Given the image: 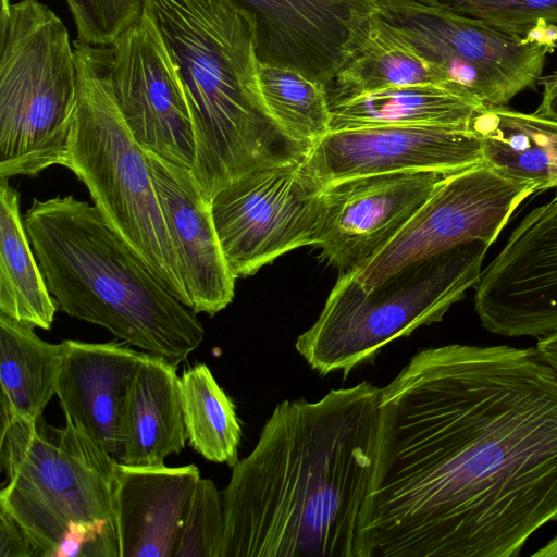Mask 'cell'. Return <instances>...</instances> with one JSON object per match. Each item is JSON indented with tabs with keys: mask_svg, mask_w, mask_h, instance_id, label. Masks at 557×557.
I'll use <instances>...</instances> for the list:
<instances>
[{
	"mask_svg": "<svg viewBox=\"0 0 557 557\" xmlns=\"http://www.w3.org/2000/svg\"><path fill=\"white\" fill-rule=\"evenodd\" d=\"M554 520L557 371L536 348H426L380 388L356 557H515Z\"/></svg>",
	"mask_w": 557,
	"mask_h": 557,
	"instance_id": "obj_1",
	"label": "cell"
},
{
	"mask_svg": "<svg viewBox=\"0 0 557 557\" xmlns=\"http://www.w3.org/2000/svg\"><path fill=\"white\" fill-rule=\"evenodd\" d=\"M379 399L364 381L276 405L223 491L222 557H356Z\"/></svg>",
	"mask_w": 557,
	"mask_h": 557,
	"instance_id": "obj_2",
	"label": "cell"
},
{
	"mask_svg": "<svg viewBox=\"0 0 557 557\" xmlns=\"http://www.w3.org/2000/svg\"><path fill=\"white\" fill-rule=\"evenodd\" d=\"M183 81L195 140L190 172L211 199L249 173L306 157L259 92L258 26L238 0H143Z\"/></svg>",
	"mask_w": 557,
	"mask_h": 557,
	"instance_id": "obj_3",
	"label": "cell"
},
{
	"mask_svg": "<svg viewBox=\"0 0 557 557\" xmlns=\"http://www.w3.org/2000/svg\"><path fill=\"white\" fill-rule=\"evenodd\" d=\"M24 223L60 310L176 367L201 344L196 313L165 289L95 206L73 195L33 199Z\"/></svg>",
	"mask_w": 557,
	"mask_h": 557,
	"instance_id": "obj_4",
	"label": "cell"
},
{
	"mask_svg": "<svg viewBox=\"0 0 557 557\" xmlns=\"http://www.w3.org/2000/svg\"><path fill=\"white\" fill-rule=\"evenodd\" d=\"M77 100L64 166L87 187L107 223L158 281L190 308L177 255L146 151L117 107L110 82V46L73 41Z\"/></svg>",
	"mask_w": 557,
	"mask_h": 557,
	"instance_id": "obj_5",
	"label": "cell"
},
{
	"mask_svg": "<svg viewBox=\"0 0 557 557\" xmlns=\"http://www.w3.org/2000/svg\"><path fill=\"white\" fill-rule=\"evenodd\" d=\"M490 244L474 240L411 262L366 288L341 273L317 321L296 350L321 375L371 363L391 342L442 321L476 286Z\"/></svg>",
	"mask_w": 557,
	"mask_h": 557,
	"instance_id": "obj_6",
	"label": "cell"
},
{
	"mask_svg": "<svg viewBox=\"0 0 557 557\" xmlns=\"http://www.w3.org/2000/svg\"><path fill=\"white\" fill-rule=\"evenodd\" d=\"M76 100L74 47L62 20L38 0H1L0 178L64 166Z\"/></svg>",
	"mask_w": 557,
	"mask_h": 557,
	"instance_id": "obj_7",
	"label": "cell"
},
{
	"mask_svg": "<svg viewBox=\"0 0 557 557\" xmlns=\"http://www.w3.org/2000/svg\"><path fill=\"white\" fill-rule=\"evenodd\" d=\"M0 507L23 528L38 557H53L73 521L115 523L117 461L70 420L63 428L20 418L1 424ZM116 524V523H115Z\"/></svg>",
	"mask_w": 557,
	"mask_h": 557,
	"instance_id": "obj_8",
	"label": "cell"
},
{
	"mask_svg": "<svg viewBox=\"0 0 557 557\" xmlns=\"http://www.w3.org/2000/svg\"><path fill=\"white\" fill-rule=\"evenodd\" d=\"M373 9L440 66L454 87L484 106L506 107L533 88L557 47V25L546 22L517 35L441 3L383 0Z\"/></svg>",
	"mask_w": 557,
	"mask_h": 557,
	"instance_id": "obj_9",
	"label": "cell"
},
{
	"mask_svg": "<svg viewBox=\"0 0 557 557\" xmlns=\"http://www.w3.org/2000/svg\"><path fill=\"white\" fill-rule=\"evenodd\" d=\"M305 158L244 175L211 199L215 231L236 278L253 275L290 250L318 245L325 186Z\"/></svg>",
	"mask_w": 557,
	"mask_h": 557,
	"instance_id": "obj_10",
	"label": "cell"
},
{
	"mask_svg": "<svg viewBox=\"0 0 557 557\" xmlns=\"http://www.w3.org/2000/svg\"><path fill=\"white\" fill-rule=\"evenodd\" d=\"M536 188L483 162L447 175L380 251L355 270L366 288L407 264L474 240L492 245L520 203Z\"/></svg>",
	"mask_w": 557,
	"mask_h": 557,
	"instance_id": "obj_11",
	"label": "cell"
},
{
	"mask_svg": "<svg viewBox=\"0 0 557 557\" xmlns=\"http://www.w3.org/2000/svg\"><path fill=\"white\" fill-rule=\"evenodd\" d=\"M110 49L112 90L136 141L191 169L195 140L183 81L159 28L143 12Z\"/></svg>",
	"mask_w": 557,
	"mask_h": 557,
	"instance_id": "obj_12",
	"label": "cell"
},
{
	"mask_svg": "<svg viewBox=\"0 0 557 557\" xmlns=\"http://www.w3.org/2000/svg\"><path fill=\"white\" fill-rule=\"evenodd\" d=\"M483 327L503 336L557 331V196L531 210L475 286Z\"/></svg>",
	"mask_w": 557,
	"mask_h": 557,
	"instance_id": "obj_13",
	"label": "cell"
},
{
	"mask_svg": "<svg viewBox=\"0 0 557 557\" xmlns=\"http://www.w3.org/2000/svg\"><path fill=\"white\" fill-rule=\"evenodd\" d=\"M451 173L395 172L325 186L320 258L355 271L388 244Z\"/></svg>",
	"mask_w": 557,
	"mask_h": 557,
	"instance_id": "obj_14",
	"label": "cell"
},
{
	"mask_svg": "<svg viewBox=\"0 0 557 557\" xmlns=\"http://www.w3.org/2000/svg\"><path fill=\"white\" fill-rule=\"evenodd\" d=\"M305 162L327 186L384 173H455L483 159L480 139L467 127L382 125L330 131Z\"/></svg>",
	"mask_w": 557,
	"mask_h": 557,
	"instance_id": "obj_15",
	"label": "cell"
},
{
	"mask_svg": "<svg viewBox=\"0 0 557 557\" xmlns=\"http://www.w3.org/2000/svg\"><path fill=\"white\" fill-rule=\"evenodd\" d=\"M146 153L190 309L213 317L232 302L236 277L215 231L211 201L201 193L190 169L151 151Z\"/></svg>",
	"mask_w": 557,
	"mask_h": 557,
	"instance_id": "obj_16",
	"label": "cell"
},
{
	"mask_svg": "<svg viewBox=\"0 0 557 557\" xmlns=\"http://www.w3.org/2000/svg\"><path fill=\"white\" fill-rule=\"evenodd\" d=\"M146 352L125 342L65 339L55 385L65 420L73 422L116 461L124 405Z\"/></svg>",
	"mask_w": 557,
	"mask_h": 557,
	"instance_id": "obj_17",
	"label": "cell"
},
{
	"mask_svg": "<svg viewBox=\"0 0 557 557\" xmlns=\"http://www.w3.org/2000/svg\"><path fill=\"white\" fill-rule=\"evenodd\" d=\"M257 18L262 62L329 85L342 66L358 0H238Z\"/></svg>",
	"mask_w": 557,
	"mask_h": 557,
	"instance_id": "obj_18",
	"label": "cell"
},
{
	"mask_svg": "<svg viewBox=\"0 0 557 557\" xmlns=\"http://www.w3.org/2000/svg\"><path fill=\"white\" fill-rule=\"evenodd\" d=\"M200 480L195 465L115 466L113 505L120 557H174L185 511Z\"/></svg>",
	"mask_w": 557,
	"mask_h": 557,
	"instance_id": "obj_19",
	"label": "cell"
},
{
	"mask_svg": "<svg viewBox=\"0 0 557 557\" xmlns=\"http://www.w3.org/2000/svg\"><path fill=\"white\" fill-rule=\"evenodd\" d=\"M416 84L443 85L460 91L451 85L447 74L422 55L398 27L359 1L354 12L345 60L326 86L329 102L387 87Z\"/></svg>",
	"mask_w": 557,
	"mask_h": 557,
	"instance_id": "obj_20",
	"label": "cell"
},
{
	"mask_svg": "<svg viewBox=\"0 0 557 557\" xmlns=\"http://www.w3.org/2000/svg\"><path fill=\"white\" fill-rule=\"evenodd\" d=\"M176 368L145 354L125 400L117 462L160 467L184 449L187 436Z\"/></svg>",
	"mask_w": 557,
	"mask_h": 557,
	"instance_id": "obj_21",
	"label": "cell"
},
{
	"mask_svg": "<svg viewBox=\"0 0 557 557\" xmlns=\"http://www.w3.org/2000/svg\"><path fill=\"white\" fill-rule=\"evenodd\" d=\"M467 128L480 139L484 164L536 191L557 188V120L483 106Z\"/></svg>",
	"mask_w": 557,
	"mask_h": 557,
	"instance_id": "obj_22",
	"label": "cell"
},
{
	"mask_svg": "<svg viewBox=\"0 0 557 557\" xmlns=\"http://www.w3.org/2000/svg\"><path fill=\"white\" fill-rule=\"evenodd\" d=\"M483 106L443 85L393 86L331 100V131L382 125L467 127Z\"/></svg>",
	"mask_w": 557,
	"mask_h": 557,
	"instance_id": "obj_23",
	"label": "cell"
},
{
	"mask_svg": "<svg viewBox=\"0 0 557 557\" xmlns=\"http://www.w3.org/2000/svg\"><path fill=\"white\" fill-rule=\"evenodd\" d=\"M58 308L21 216L20 194L1 177L0 314L50 330Z\"/></svg>",
	"mask_w": 557,
	"mask_h": 557,
	"instance_id": "obj_24",
	"label": "cell"
},
{
	"mask_svg": "<svg viewBox=\"0 0 557 557\" xmlns=\"http://www.w3.org/2000/svg\"><path fill=\"white\" fill-rule=\"evenodd\" d=\"M34 329L0 314L1 424L35 421L55 394L61 344L41 339Z\"/></svg>",
	"mask_w": 557,
	"mask_h": 557,
	"instance_id": "obj_25",
	"label": "cell"
},
{
	"mask_svg": "<svg viewBox=\"0 0 557 557\" xmlns=\"http://www.w3.org/2000/svg\"><path fill=\"white\" fill-rule=\"evenodd\" d=\"M180 387L189 445L209 461L234 467L242 428L232 399L205 363L186 369Z\"/></svg>",
	"mask_w": 557,
	"mask_h": 557,
	"instance_id": "obj_26",
	"label": "cell"
},
{
	"mask_svg": "<svg viewBox=\"0 0 557 557\" xmlns=\"http://www.w3.org/2000/svg\"><path fill=\"white\" fill-rule=\"evenodd\" d=\"M258 84L269 114L295 141L311 148L331 131L330 102L322 82L260 61Z\"/></svg>",
	"mask_w": 557,
	"mask_h": 557,
	"instance_id": "obj_27",
	"label": "cell"
},
{
	"mask_svg": "<svg viewBox=\"0 0 557 557\" xmlns=\"http://www.w3.org/2000/svg\"><path fill=\"white\" fill-rule=\"evenodd\" d=\"M223 497L210 479L198 481L188 502L174 557H222Z\"/></svg>",
	"mask_w": 557,
	"mask_h": 557,
	"instance_id": "obj_28",
	"label": "cell"
},
{
	"mask_svg": "<svg viewBox=\"0 0 557 557\" xmlns=\"http://www.w3.org/2000/svg\"><path fill=\"white\" fill-rule=\"evenodd\" d=\"M462 15L507 33L525 35L537 22L557 25V0H438Z\"/></svg>",
	"mask_w": 557,
	"mask_h": 557,
	"instance_id": "obj_29",
	"label": "cell"
},
{
	"mask_svg": "<svg viewBox=\"0 0 557 557\" xmlns=\"http://www.w3.org/2000/svg\"><path fill=\"white\" fill-rule=\"evenodd\" d=\"M79 40L110 46L143 14V0H65Z\"/></svg>",
	"mask_w": 557,
	"mask_h": 557,
	"instance_id": "obj_30",
	"label": "cell"
},
{
	"mask_svg": "<svg viewBox=\"0 0 557 557\" xmlns=\"http://www.w3.org/2000/svg\"><path fill=\"white\" fill-rule=\"evenodd\" d=\"M0 557H38V553L18 522L0 507Z\"/></svg>",
	"mask_w": 557,
	"mask_h": 557,
	"instance_id": "obj_31",
	"label": "cell"
},
{
	"mask_svg": "<svg viewBox=\"0 0 557 557\" xmlns=\"http://www.w3.org/2000/svg\"><path fill=\"white\" fill-rule=\"evenodd\" d=\"M543 95L536 113L557 120V70L545 77H541Z\"/></svg>",
	"mask_w": 557,
	"mask_h": 557,
	"instance_id": "obj_32",
	"label": "cell"
},
{
	"mask_svg": "<svg viewBox=\"0 0 557 557\" xmlns=\"http://www.w3.org/2000/svg\"><path fill=\"white\" fill-rule=\"evenodd\" d=\"M535 348L540 356L557 371V331L540 337Z\"/></svg>",
	"mask_w": 557,
	"mask_h": 557,
	"instance_id": "obj_33",
	"label": "cell"
},
{
	"mask_svg": "<svg viewBox=\"0 0 557 557\" xmlns=\"http://www.w3.org/2000/svg\"><path fill=\"white\" fill-rule=\"evenodd\" d=\"M535 557H557V535L554 536L546 545L532 554Z\"/></svg>",
	"mask_w": 557,
	"mask_h": 557,
	"instance_id": "obj_34",
	"label": "cell"
},
{
	"mask_svg": "<svg viewBox=\"0 0 557 557\" xmlns=\"http://www.w3.org/2000/svg\"><path fill=\"white\" fill-rule=\"evenodd\" d=\"M358 1L367 4L368 7L374 8L380 1H383V0H358ZM411 1H417V2H420L423 4H429V5L440 4L438 0H411Z\"/></svg>",
	"mask_w": 557,
	"mask_h": 557,
	"instance_id": "obj_35",
	"label": "cell"
}]
</instances>
